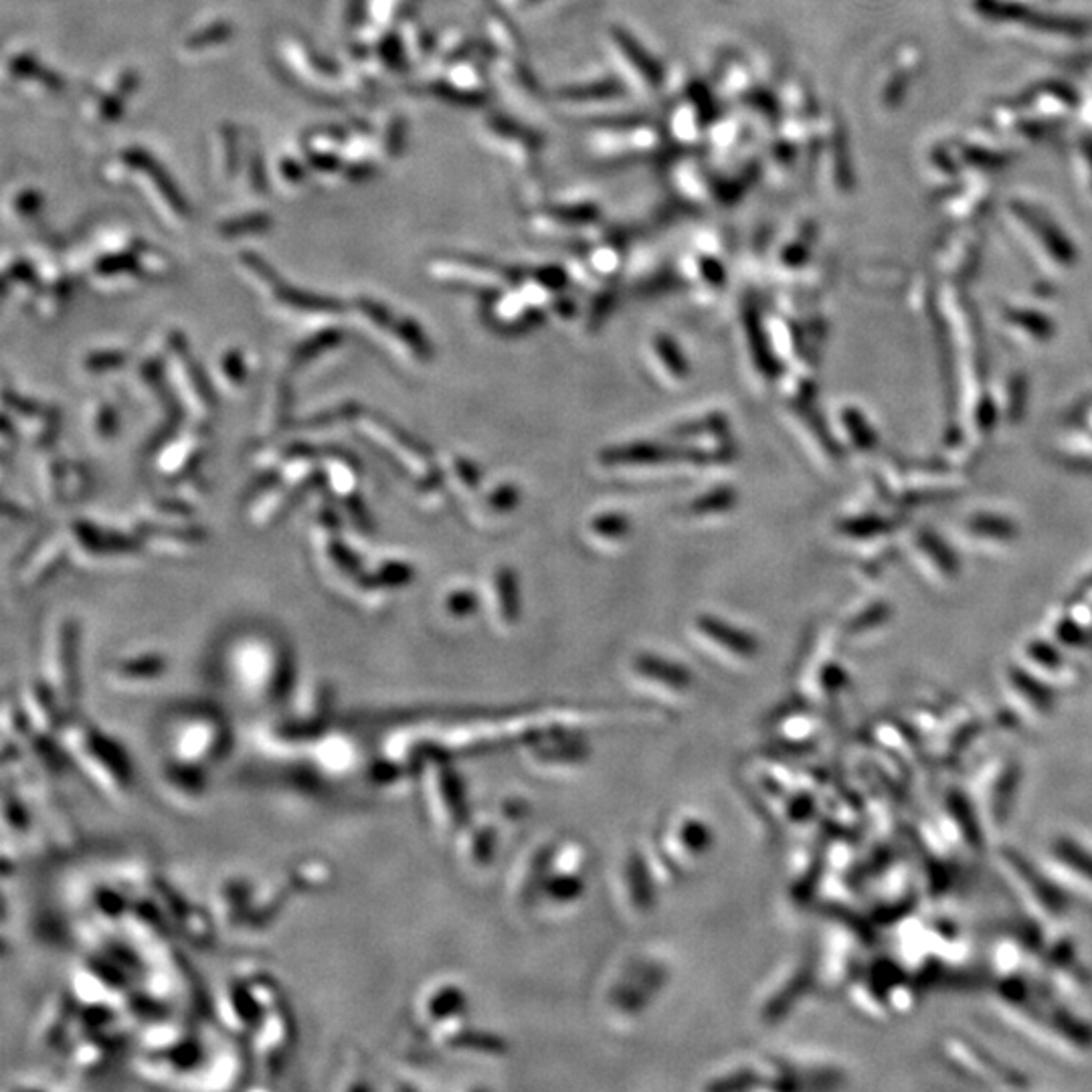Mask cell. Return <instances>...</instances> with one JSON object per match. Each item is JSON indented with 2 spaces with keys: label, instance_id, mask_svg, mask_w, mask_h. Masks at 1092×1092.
Returning a JSON list of instances; mask_svg holds the SVG:
<instances>
[{
  "label": "cell",
  "instance_id": "obj_11",
  "mask_svg": "<svg viewBox=\"0 0 1092 1092\" xmlns=\"http://www.w3.org/2000/svg\"><path fill=\"white\" fill-rule=\"evenodd\" d=\"M464 1004V993L455 983H435L431 990L419 997L417 1013L425 1026H437V1030H440L442 1024H449L458 1019Z\"/></svg>",
  "mask_w": 1092,
  "mask_h": 1092
},
{
  "label": "cell",
  "instance_id": "obj_21",
  "mask_svg": "<svg viewBox=\"0 0 1092 1092\" xmlns=\"http://www.w3.org/2000/svg\"><path fill=\"white\" fill-rule=\"evenodd\" d=\"M289 1022L287 1019H280V1015L273 1012L271 1017H267L263 1022L262 1030V1054L265 1058H271V1056H276L282 1052V1048H285V1042L289 1037Z\"/></svg>",
  "mask_w": 1092,
  "mask_h": 1092
},
{
  "label": "cell",
  "instance_id": "obj_1",
  "mask_svg": "<svg viewBox=\"0 0 1092 1092\" xmlns=\"http://www.w3.org/2000/svg\"><path fill=\"white\" fill-rule=\"evenodd\" d=\"M67 749L81 761V767L103 793L125 795L127 783H132V769L116 740L94 728L71 726L67 731Z\"/></svg>",
  "mask_w": 1092,
  "mask_h": 1092
},
{
  "label": "cell",
  "instance_id": "obj_4",
  "mask_svg": "<svg viewBox=\"0 0 1092 1092\" xmlns=\"http://www.w3.org/2000/svg\"><path fill=\"white\" fill-rule=\"evenodd\" d=\"M666 130L642 122H615L597 125L589 136V150L601 160L648 158L664 148Z\"/></svg>",
  "mask_w": 1092,
  "mask_h": 1092
},
{
  "label": "cell",
  "instance_id": "obj_17",
  "mask_svg": "<svg viewBox=\"0 0 1092 1092\" xmlns=\"http://www.w3.org/2000/svg\"><path fill=\"white\" fill-rule=\"evenodd\" d=\"M668 833L671 835V848H682L680 855L686 860H696L702 852H706V846L710 842L706 826L694 817L676 819L668 828Z\"/></svg>",
  "mask_w": 1092,
  "mask_h": 1092
},
{
  "label": "cell",
  "instance_id": "obj_19",
  "mask_svg": "<svg viewBox=\"0 0 1092 1092\" xmlns=\"http://www.w3.org/2000/svg\"><path fill=\"white\" fill-rule=\"evenodd\" d=\"M631 533L629 522L626 516L622 514H597L589 524H587V538L593 540V544L597 546H617L619 542H624Z\"/></svg>",
  "mask_w": 1092,
  "mask_h": 1092
},
{
  "label": "cell",
  "instance_id": "obj_23",
  "mask_svg": "<svg viewBox=\"0 0 1092 1092\" xmlns=\"http://www.w3.org/2000/svg\"><path fill=\"white\" fill-rule=\"evenodd\" d=\"M225 36H229V27L218 25V27L207 29L205 33H200V34L193 36V39L189 41V47H193V49H203V47H207V45L223 41Z\"/></svg>",
  "mask_w": 1092,
  "mask_h": 1092
},
{
  "label": "cell",
  "instance_id": "obj_2",
  "mask_svg": "<svg viewBox=\"0 0 1092 1092\" xmlns=\"http://www.w3.org/2000/svg\"><path fill=\"white\" fill-rule=\"evenodd\" d=\"M167 740L172 761L205 769L207 764L225 757L229 749V728L213 715L193 713L171 722Z\"/></svg>",
  "mask_w": 1092,
  "mask_h": 1092
},
{
  "label": "cell",
  "instance_id": "obj_13",
  "mask_svg": "<svg viewBox=\"0 0 1092 1092\" xmlns=\"http://www.w3.org/2000/svg\"><path fill=\"white\" fill-rule=\"evenodd\" d=\"M312 753L322 771L342 777L358 767V746L346 735H322L312 746Z\"/></svg>",
  "mask_w": 1092,
  "mask_h": 1092
},
{
  "label": "cell",
  "instance_id": "obj_10",
  "mask_svg": "<svg viewBox=\"0 0 1092 1092\" xmlns=\"http://www.w3.org/2000/svg\"><path fill=\"white\" fill-rule=\"evenodd\" d=\"M631 670L637 682L648 686L653 692H658V694L678 696L692 684V678L686 668L662 658H655L651 653L637 658Z\"/></svg>",
  "mask_w": 1092,
  "mask_h": 1092
},
{
  "label": "cell",
  "instance_id": "obj_16",
  "mask_svg": "<svg viewBox=\"0 0 1092 1092\" xmlns=\"http://www.w3.org/2000/svg\"><path fill=\"white\" fill-rule=\"evenodd\" d=\"M601 216L599 207L589 205V203H582V205H560V207H549L544 209L540 215H536V221L533 218V225L542 229V231H564V229H587L591 225H595Z\"/></svg>",
  "mask_w": 1092,
  "mask_h": 1092
},
{
  "label": "cell",
  "instance_id": "obj_15",
  "mask_svg": "<svg viewBox=\"0 0 1092 1092\" xmlns=\"http://www.w3.org/2000/svg\"><path fill=\"white\" fill-rule=\"evenodd\" d=\"M649 360L653 373L668 385H680L688 376V362L678 344L668 336H655L649 342Z\"/></svg>",
  "mask_w": 1092,
  "mask_h": 1092
},
{
  "label": "cell",
  "instance_id": "obj_12",
  "mask_svg": "<svg viewBox=\"0 0 1092 1092\" xmlns=\"http://www.w3.org/2000/svg\"><path fill=\"white\" fill-rule=\"evenodd\" d=\"M910 551H913L921 571L928 579L937 582H949L957 577V562L953 560L949 549L931 533L922 531L915 535L913 542H910Z\"/></svg>",
  "mask_w": 1092,
  "mask_h": 1092
},
{
  "label": "cell",
  "instance_id": "obj_20",
  "mask_svg": "<svg viewBox=\"0 0 1092 1092\" xmlns=\"http://www.w3.org/2000/svg\"><path fill=\"white\" fill-rule=\"evenodd\" d=\"M963 535L967 538L979 540L977 544H986V538L995 540L997 544H1004L1006 540L1012 538L1013 531H1012V524L1006 518L983 514V516H973L965 522L963 524Z\"/></svg>",
  "mask_w": 1092,
  "mask_h": 1092
},
{
  "label": "cell",
  "instance_id": "obj_22",
  "mask_svg": "<svg viewBox=\"0 0 1092 1092\" xmlns=\"http://www.w3.org/2000/svg\"><path fill=\"white\" fill-rule=\"evenodd\" d=\"M840 419L844 421V427H848L846 431V444H850V447H858V449H866L872 447L874 440V433L872 429L866 425L864 417L860 415V411H840Z\"/></svg>",
  "mask_w": 1092,
  "mask_h": 1092
},
{
  "label": "cell",
  "instance_id": "obj_3",
  "mask_svg": "<svg viewBox=\"0 0 1092 1092\" xmlns=\"http://www.w3.org/2000/svg\"><path fill=\"white\" fill-rule=\"evenodd\" d=\"M605 53L615 73L631 94L653 96L666 85L664 65L622 27H611L605 33Z\"/></svg>",
  "mask_w": 1092,
  "mask_h": 1092
},
{
  "label": "cell",
  "instance_id": "obj_18",
  "mask_svg": "<svg viewBox=\"0 0 1092 1092\" xmlns=\"http://www.w3.org/2000/svg\"><path fill=\"white\" fill-rule=\"evenodd\" d=\"M496 850V833L488 826H471L469 833L460 837V858L467 868H484Z\"/></svg>",
  "mask_w": 1092,
  "mask_h": 1092
},
{
  "label": "cell",
  "instance_id": "obj_6",
  "mask_svg": "<svg viewBox=\"0 0 1092 1092\" xmlns=\"http://www.w3.org/2000/svg\"><path fill=\"white\" fill-rule=\"evenodd\" d=\"M425 793L437 828L442 831H451L464 824L466 819L464 787L458 775H455L447 764L435 761L427 762Z\"/></svg>",
  "mask_w": 1092,
  "mask_h": 1092
},
{
  "label": "cell",
  "instance_id": "obj_9",
  "mask_svg": "<svg viewBox=\"0 0 1092 1092\" xmlns=\"http://www.w3.org/2000/svg\"><path fill=\"white\" fill-rule=\"evenodd\" d=\"M587 759V746L577 737H540L536 746H533L531 764L540 771H569L579 767Z\"/></svg>",
  "mask_w": 1092,
  "mask_h": 1092
},
{
  "label": "cell",
  "instance_id": "obj_14",
  "mask_svg": "<svg viewBox=\"0 0 1092 1092\" xmlns=\"http://www.w3.org/2000/svg\"><path fill=\"white\" fill-rule=\"evenodd\" d=\"M491 617L500 627H512L520 617V593L512 571L498 569L489 580Z\"/></svg>",
  "mask_w": 1092,
  "mask_h": 1092
},
{
  "label": "cell",
  "instance_id": "obj_24",
  "mask_svg": "<svg viewBox=\"0 0 1092 1092\" xmlns=\"http://www.w3.org/2000/svg\"><path fill=\"white\" fill-rule=\"evenodd\" d=\"M500 3L510 11H535V7L553 3V0H500Z\"/></svg>",
  "mask_w": 1092,
  "mask_h": 1092
},
{
  "label": "cell",
  "instance_id": "obj_5",
  "mask_svg": "<svg viewBox=\"0 0 1092 1092\" xmlns=\"http://www.w3.org/2000/svg\"><path fill=\"white\" fill-rule=\"evenodd\" d=\"M553 102L569 114L617 118L631 102V91L622 81H585L560 87L553 94Z\"/></svg>",
  "mask_w": 1092,
  "mask_h": 1092
},
{
  "label": "cell",
  "instance_id": "obj_8",
  "mask_svg": "<svg viewBox=\"0 0 1092 1092\" xmlns=\"http://www.w3.org/2000/svg\"><path fill=\"white\" fill-rule=\"evenodd\" d=\"M694 637L698 640L700 648L715 653L717 658L724 662L742 664L755 658L759 649L753 637L737 629L733 626H726L720 619L715 617H700L694 624Z\"/></svg>",
  "mask_w": 1092,
  "mask_h": 1092
},
{
  "label": "cell",
  "instance_id": "obj_7",
  "mask_svg": "<svg viewBox=\"0 0 1092 1092\" xmlns=\"http://www.w3.org/2000/svg\"><path fill=\"white\" fill-rule=\"evenodd\" d=\"M482 134L489 148L514 167H531L542 152V138L531 127L508 118H488Z\"/></svg>",
  "mask_w": 1092,
  "mask_h": 1092
}]
</instances>
